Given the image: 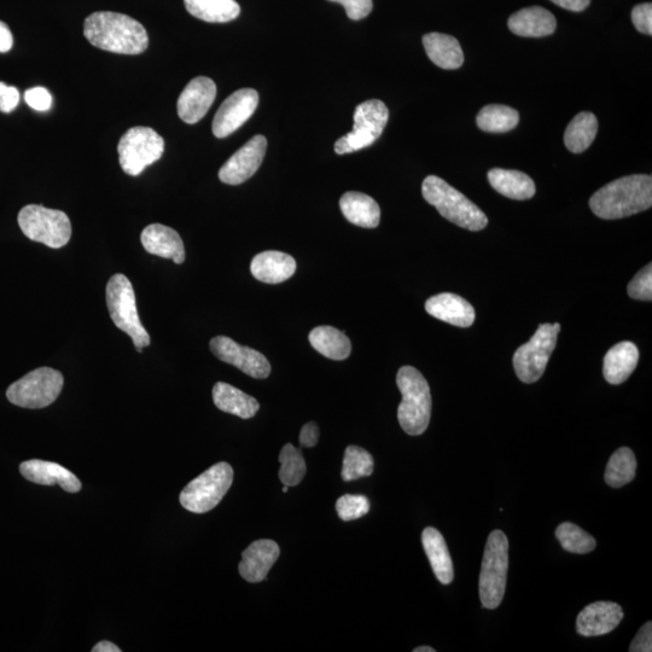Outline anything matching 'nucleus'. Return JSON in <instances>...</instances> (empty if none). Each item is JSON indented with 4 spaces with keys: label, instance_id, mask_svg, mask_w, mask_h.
Wrapping results in <instances>:
<instances>
[{
    "label": "nucleus",
    "instance_id": "nucleus-49",
    "mask_svg": "<svg viewBox=\"0 0 652 652\" xmlns=\"http://www.w3.org/2000/svg\"><path fill=\"white\" fill-rule=\"evenodd\" d=\"M413 652H435V649L430 648V646H419Z\"/></svg>",
    "mask_w": 652,
    "mask_h": 652
},
{
    "label": "nucleus",
    "instance_id": "nucleus-26",
    "mask_svg": "<svg viewBox=\"0 0 652 652\" xmlns=\"http://www.w3.org/2000/svg\"><path fill=\"white\" fill-rule=\"evenodd\" d=\"M424 49L436 66L453 71L463 66L464 54L458 40L444 33H428L423 37Z\"/></svg>",
    "mask_w": 652,
    "mask_h": 652
},
{
    "label": "nucleus",
    "instance_id": "nucleus-47",
    "mask_svg": "<svg viewBox=\"0 0 652 652\" xmlns=\"http://www.w3.org/2000/svg\"><path fill=\"white\" fill-rule=\"evenodd\" d=\"M13 45V33H11L10 28L4 22L0 21V52L4 54V52L10 51Z\"/></svg>",
    "mask_w": 652,
    "mask_h": 652
},
{
    "label": "nucleus",
    "instance_id": "nucleus-5",
    "mask_svg": "<svg viewBox=\"0 0 652 652\" xmlns=\"http://www.w3.org/2000/svg\"><path fill=\"white\" fill-rule=\"evenodd\" d=\"M107 306L116 328L131 337L137 352L150 346V335L139 318L135 290L124 275H115L109 279L106 290Z\"/></svg>",
    "mask_w": 652,
    "mask_h": 652
},
{
    "label": "nucleus",
    "instance_id": "nucleus-37",
    "mask_svg": "<svg viewBox=\"0 0 652 652\" xmlns=\"http://www.w3.org/2000/svg\"><path fill=\"white\" fill-rule=\"evenodd\" d=\"M556 538L564 550L585 555L596 549V539L574 523L564 522L556 529Z\"/></svg>",
    "mask_w": 652,
    "mask_h": 652
},
{
    "label": "nucleus",
    "instance_id": "nucleus-4",
    "mask_svg": "<svg viewBox=\"0 0 652 652\" xmlns=\"http://www.w3.org/2000/svg\"><path fill=\"white\" fill-rule=\"evenodd\" d=\"M422 194L442 217L465 230L481 231L488 224L486 214L444 179L436 176L424 179Z\"/></svg>",
    "mask_w": 652,
    "mask_h": 652
},
{
    "label": "nucleus",
    "instance_id": "nucleus-13",
    "mask_svg": "<svg viewBox=\"0 0 652 652\" xmlns=\"http://www.w3.org/2000/svg\"><path fill=\"white\" fill-rule=\"evenodd\" d=\"M209 348L221 362L236 366L250 377L264 380L271 374V364L264 354L253 348L238 345L230 337H214Z\"/></svg>",
    "mask_w": 652,
    "mask_h": 652
},
{
    "label": "nucleus",
    "instance_id": "nucleus-43",
    "mask_svg": "<svg viewBox=\"0 0 652 652\" xmlns=\"http://www.w3.org/2000/svg\"><path fill=\"white\" fill-rule=\"evenodd\" d=\"M20 103V92L14 86L0 83V112L11 113Z\"/></svg>",
    "mask_w": 652,
    "mask_h": 652
},
{
    "label": "nucleus",
    "instance_id": "nucleus-44",
    "mask_svg": "<svg viewBox=\"0 0 652 652\" xmlns=\"http://www.w3.org/2000/svg\"><path fill=\"white\" fill-rule=\"evenodd\" d=\"M631 652H651L652 651V624L648 622L638 632L633 639L630 648Z\"/></svg>",
    "mask_w": 652,
    "mask_h": 652
},
{
    "label": "nucleus",
    "instance_id": "nucleus-35",
    "mask_svg": "<svg viewBox=\"0 0 652 652\" xmlns=\"http://www.w3.org/2000/svg\"><path fill=\"white\" fill-rule=\"evenodd\" d=\"M279 479H281L284 486L295 487L300 485L306 475L307 467L304 456L301 450L295 448L291 444L283 447L281 454H279Z\"/></svg>",
    "mask_w": 652,
    "mask_h": 652
},
{
    "label": "nucleus",
    "instance_id": "nucleus-30",
    "mask_svg": "<svg viewBox=\"0 0 652 652\" xmlns=\"http://www.w3.org/2000/svg\"><path fill=\"white\" fill-rule=\"evenodd\" d=\"M317 352L333 360H345L351 355L352 343L345 333L333 326H318L308 336Z\"/></svg>",
    "mask_w": 652,
    "mask_h": 652
},
{
    "label": "nucleus",
    "instance_id": "nucleus-36",
    "mask_svg": "<svg viewBox=\"0 0 652 652\" xmlns=\"http://www.w3.org/2000/svg\"><path fill=\"white\" fill-rule=\"evenodd\" d=\"M375 462L371 454L364 448L349 446L343 457L342 480L349 482L368 477L374 471Z\"/></svg>",
    "mask_w": 652,
    "mask_h": 652
},
{
    "label": "nucleus",
    "instance_id": "nucleus-6",
    "mask_svg": "<svg viewBox=\"0 0 652 652\" xmlns=\"http://www.w3.org/2000/svg\"><path fill=\"white\" fill-rule=\"evenodd\" d=\"M509 540L502 531L489 534L480 574V598L486 609H497L503 602L508 581Z\"/></svg>",
    "mask_w": 652,
    "mask_h": 652
},
{
    "label": "nucleus",
    "instance_id": "nucleus-38",
    "mask_svg": "<svg viewBox=\"0 0 652 652\" xmlns=\"http://www.w3.org/2000/svg\"><path fill=\"white\" fill-rule=\"evenodd\" d=\"M336 511L342 521H354L368 515L370 511L369 499L360 494H346L336 502Z\"/></svg>",
    "mask_w": 652,
    "mask_h": 652
},
{
    "label": "nucleus",
    "instance_id": "nucleus-28",
    "mask_svg": "<svg viewBox=\"0 0 652 652\" xmlns=\"http://www.w3.org/2000/svg\"><path fill=\"white\" fill-rule=\"evenodd\" d=\"M213 400L220 411L243 419L253 418L260 410L258 400L224 382L215 384Z\"/></svg>",
    "mask_w": 652,
    "mask_h": 652
},
{
    "label": "nucleus",
    "instance_id": "nucleus-12",
    "mask_svg": "<svg viewBox=\"0 0 652 652\" xmlns=\"http://www.w3.org/2000/svg\"><path fill=\"white\" fill-rule=\"evenodd\" d=\"M388 119V108L382 101L370 100L359 104L354 112L353 131L335 143L336 154H351L370 147L382 136Z\"/></svg>",
    "mask_w": 652,
    "mask_h": 652
},
{
    "label": "nucleus",
    "instance_id": "nucleus-34",
    "mask_svg": "<svg viewBox=\"0 0 652 652\" xmlns=\"http://www.w3.org/2000/svg\"><path fill=\"white\" fill-rule=\"evenodd\" d=\"M637 459L631 448L622 447L609 459L605 470V482L610 487L621 488L636 477Z\"/></svg>",
    "mask_w": 652,
    "mask_h": 652
},
{
    "label": "nucleus",
    "instance_id": "nucleus-29",
    "mask_svg": "<svg viewBox=\"0 0 652 652\" xmlns=\"http://www.w3.org/2000/svg\"><path fill=\"white\" fill-rule=\"evenodd\" d=\"M492 188L512 200H529L535 195V184L527 174L518 171L493 168L488 172Z\"/></svg>",
    "mask_w": 652,
    "mask_h": 652
},
{
    "label": "nucleus",
    "instance_id": "nucleus-2",
    "mask_svg": "<svg viewBox=\"0 0 652 652\" xmlns=\"http://www.w3.org/2000/svg\"><path fill=\"white\" fill-rule=\"evenodd\" d=\"M652 206V178L636 174L614 180L591 197L590 207L597 217L615 220L648 211Z\"/></svg>",
    "mask_w": 652,
    "mask_h": 652
},
{
    "label": "nucleus",
    "instance_id": "nucleus-16",
    "mask_svg": "<svg viewBox=\"0 0 652 652\" xmlns=\"http://www.w3.org/2000/svg\"><path fill=\"white\" fill-rule=\"evenodd\" d=\"M217 97V85L212 79L199 77L186 85L178 100V115L186 124L194 125L205 118Z\"/></svg>",
    "mask_w": 652,
    "mask_h": 652
},
{
    "label": "nucleus",
    "instance_id": "nucleus-42",
    "mask_svg": "<svg viewBox=\"0 0 652 652\" xmlns=\"http://www.w3.org/2000/svg\"><path fill=\"white\" fill-rule=\"evenodd\" d=\"M632 22L634 27L638 29L639 32L652 34V5L651 3H644L637 5L632 10Z\"/></svg>",
    "mask_w": 652,
    "mask_h": 652
},
{
    "label": "nucleus",
    "instance_id": "nucleus-1",
    "mask_svg": "<svg viewBox=\"0 0 652 652\" xmlns=\"http://www.w3.org/2000/svg\"><path fill=\"white\" fill-rule=\"evenodd\" d=\"M84 36L96 48L121 55H139L149 46L147 29L132 17L100 11L84 23Z\"/></svg>",
    "mask_w": 652,
    "mask_h": 652
},
{
    "label": "nucleus",
    "instance_id": "nucleus-9",
    "mask_svg": "<svg viewBox=\"0 0 652 652\" xmlns=\"http://www.w3.org/2000/svg\"><path fill=\"white\" fill-rule=\"evenodd\" d=\"M63 384L64 378L60 371L39 368L11 384L7 398L11 404L23 409H44L60 397Z\"/></svg>",
    "mask_w": 652,
    "mask_h": 652
},
{
    "label": "nucleus",
    "instance_id": "nucleus-50",
    "mask_svg": "<svg viewBox=\"0 0 652 652\" xmlns=\"http://www.w3.org/2000/svg\"><path fill=\"white\" fill-rule=\"evenodd\" d=\"M288 491H289V487H288V486H284V487H283V492H284V493H287Z\"/></svg>",
    "mask_w": 652,
    "mask_h": 652
},
{
    "label": "nucleus",
    "instance_id": "nucleus-20",
    "mask_svg": "<svg viewBox=\"0 0 652 652\" xmlns=\"http://www.w3.org/2000/svg\"><path fill=\"white\" fill-rule=\"evenodd\" d=\"M143 247L151 255L171 259L177 265L185 261V248L182 237L176 230L162 224H151L142 232Z\"/></svg>",
    "mask_w": 652,
    "mask_h": 652
},
{
    "label": "nucleus",
    "instance_id": "nucleus-32",
    "mask_svg": "<svg viewBox=\"0 0 652 652\" xmlns=\"http://www.w3.org/2000/svg\"><path fill=\"white\" fill-rule=\"evenodd\" d=\"M597 132L596 115L590 112L580 113L570 121L566 133H564V144L574 154L584 153L595 141Z\"/></svg>",
    "mask_w": 652,
    "mask_h": 652
},
{
    "label": "nucleus",
    "instance_id": "nucleus-21",
    "mask_svg": "<svg viewBox=\"0 0 652 652\" xmlns=\"http://www.w3.org/2000/svg\"><path fill=\"white\" fill-rule=\"evenodd\" d=\"M426 311L430 316L458 328H469L476 318L470 302L451 293H442L430 298L426 302Z\"/></svg>",
    "mask_w": 652,
    "mask_h": 652
},
{
    "label": "nucleus",
    "instance_id": "nucleus-45",
    "mask_svg": "<svg viewBox=\"0 0 652 652\" xmlns=\"http://www.w3.org/2000/svg\"><path fill=\"white\" fill-rule=\"evenodd\" d=\"M319 428L317 423L310 422L305 424L300 433V444L302 447L311 448L318 444Z\"/></svg>",
    "mask_w": 652,
    "mask_h": 652
},
{
    "label": "nucleus",
    "instance_id": "nucleus-33",
    "mask_svg": "<svg viewBox=\"0 0 652 652\" xmlns=\"http://www.w3.org/2000/svg\"><path fill=\"white\" fill-rule=\"evenodd\" d=\"M520 122L517 110L500 104H491L477 114L476 124L480 130L491 133H504L514 130Z\"/></svg>",
    "mask_w": 652,
    "mask_h": 652
},
{
    "label": "nucleus",
    "instance_id": "nucleus-14",
    "mask_svg": "<svg viewBox=\"0 0 652 652\" xmlns=\"http://www.w3.org/2000/svg\"><path fill=\"white\" fill-rule=\"evenodd\" d=\"M259 106V93L253 89L238 90L221 104L214 116L212 130L217 138H226L250 119Z\"/></svg>",
    "mask_w": 652,
    "mask_h": 652
},
{
    "label": "nucleus",
    "instance_id": "nucleus-22",
    "mask_svg": "<svg viewBox=\"0 0 652 652\" xmlns=\"http://www.w3.org/2000/svg\"><path fill=\"white\" fill-rule=\"evenodd\" d=\"M250 271L260 282L278 284L293 277L296 271V261L289 254L269 250V252L255 256L250 265Z\"/></svg>",
    "mask_w": 652,
    "mask_h": 652
},
{
    "label": "nucleus",
    "instance_id": "nucleus-46",
    "mask_svg": "<svg viewBox=\"0 0 652 652\" xmlns=\"http://www.w3.org/2000/svg\"><path fill=\"white\" fill-rule=\"evenodd\" d=\"M551 2L563 9L574 11V13H580V11L589 7L591 0H551Z\"/></svg>",
    "mask_w": 652,
    "mask_h": 652
},
{
    "label": "nucleus",
    "instance_id": "nucleus-48",
    "mask_svg": "<svg viewBox=\"0 0 652 652\" xmlns=\"http://www.w3.org/2000/svg\"><path fill=\"white\" fill-rule=\"evenodd\" d=\"M121 649L118 648L112 642L108 640H102V642L95 645V648L92 649V652H120Z\"/></svg>",
    "mask_w": 652,
    "mask_h": 652
},
{
    "label": "nucleus",
    "instance_id": "nucleus-23",
    "mask_svg": "<svg viewBox=\"0 0 652 652\" xmlns=\"http://www.w3.org/2000/svg\"><path fill=\"white\" fill-rule=\"evenodd\" d=\"M557 21L549 10L531 7L517 11L509 19L510 31L516 36L541 38L556 31Z\"/></svg>",
    "mask_w": 652,
    "mask_h": 652
},
{
    "label": "nucleus",
    "instance_id": "nucleus-18",
    "mask_svg": "<svg viewBox=\"0 0 652 652\" xmlns=\"http://www.w3.org/2000/svg\"><path fill=\"white\" fill-rule=\"evenodd\" d=\"M279 555H281V549H279L276 541L269 539L256 540L243 551L238 570H240L244 580L250 582V584H258L269 575Z\"/></svg>",
    "mask_w": 652,
    "mask_h": 652
},
{
    "label": "nucleus",
    "instance_id": "nucleus-10",
    "mask_svg": "<svg viewBox=\"0 0 652 652\" xmlns=\"http://www.w3.org/2000/svg\"><path fill=\"white\" fill-rule=\"evenodd\" d=\"M163 151L165 141L153 128H130L118 145L120 166L128 176L137 177L145 168L159 161Z\"/></svg>",
    "mask_w": 652,
    "mask_h": 652
},
{
    "label": "nucleus",
    "instance_id": "nucleus-40",
    "mask_svg": "<svg viewBox=\"0 0 652 652\" xmlns=\"http://www.w3.org/2000/svg\"><path fill=\"white\" fill-rule=\"evenodd\" d=\"M329 2L341 4L346 9L349 19L354 21L365 19L374 8L372 0H329Z\"/></svg>",
    "mask_w": 652,
    "mask_h": 652
},
{
    "label": "nucleus",
    "instance_id": "nucleus-25",
    "mask_svg": "<svg viewBox=\"0 0 652 652\" xmlns=\"http://www.w3.org/2000/svg\"><path fill=\"white\" fill-rule=\"evenodd\" d=\"M340 208L349 223L364 227V229H375L380 225V206L372 197L363 192H346L341 197Z\"/></svg>",
    "mask_w": 652,
    "mask_h": 652
},
{
    "label": "nucleus",
    "instance_id": "nucleus-7",
    "mask_svg": "<svg viewBox=\"0 0 652 652\" xmlns=\"http://www.w3.org/2000/svg\"><path fill=\"white\" fill-rule=\"evenodd\" d=\"M234 482L230 464H214L205 473L192 480L180 493V504L194 514H206L218 506Z\"/></svg>",
    "mask_w": 652,
    "mask_h": 652
},
{
    "label": "nucleus",
    "instance_id": "nucleus-11",
    "mask_svg": "<svg viewBox=\"0 0 652 652\" xmlns=\"http://www.w3.org/2000/svg\"><path fill=\"white\" fill-rule=\"evenodd\" d=\"M560 331L561 324H540L532 339L517 349L514 369L522 382L534 383L544 375Z\"/></svg>",
    "mask_w": 652,
    "mask_h": 652
},
{
    "label": "nucleus",
    "instance_id": "nucleus-41",
    "mask_svg": "<svg viewBox=\"0 0 652 652\" xmlns=\"http://www.w3.org/2000/svg\"><path fill=\"white\" fill-rule=\"evenodd\" d=\"M25 101L29 107L37 112H48L52 107L51 93L45 87H33L25 93Z\"/></svg>",
    "mask_w": 652,
    "mask_h": 652
},
{
    "label": "nucleus",
    "instance_id": "nucleus-27",
    "mask_svg": "<svg viewBox=\"0 0 652 652\" xmlns=\"http://www.w3.org/2000/svg\"><path fill=\"white\" fill-rule=\"evenodd\" d=\"M422 544L436 578L441 584H451L454 578L453 563L442 534L438 529L428 527L423 531Z\"/></svg>",
    "mask_w": 652,
    "mask_h": 652
},
{
    "label": "nucleus",
    "instance_id": "nucleus-3",
    "mask_svg": "<svg viewBox=\"0 0 652 652\" xmlns=\"http://www.w3.org/2000/svg\"><path fill=\"white\" fill-rule=\"evenodd\" d=\"M397 384L403 401L399 405L400 427L411 436L422 435L432 417V393L424 376L412 366H403L398 372Z\"/></svg>",
    "mask_w": 652,
    "mask_h": 652
},
{
    "label": "nucleus",
    "instance_id": "nucleus-17",
    "mask_svg": "<svg viewBox=\"0 0 652 652\" xmlns=\"http://www.w3.org/2000/svg\"><path fill=\"white\" fill-rule=\"evenodd\" d=\"M624 619V611L614 602H596L581 611L576 631L582 637H599L613 632Z\"/></svg>",
    "mask_w": 652,
    "mask_h": 652
},
{
    "label": "nucleus",
    "instance_id": "nucleus-8",
    "mask_svg": "<svg viewBox=\"0 0 652 652\" xmlns=\"http://www.w3.org/2000/svg\"><path fill=\"white\" fill-rule=\"evenodd\" d=\"M17 221L29 240L52 249L66 246L72 237L71 220L66 213L56 209L28 205L21 209Z\"/></svg>",
    "mask_w": 652,
    "mask_h": 652
},
{
    "label": "nucleus",
    "instance_id": "nucleus-24",
    "mask_svg": "<svg viewBox=\"0 0 652 652\" xmlns=\"http://www.w3.org/2000/svg\"><path fill=\"white\" fill-rule=\"evenodd\" d=\"M639 362V351L632 342H620L609 349L604 358L603 375L610 384L624 383L636 370Z\"/></svg>",
    "mask_w": 652,
    "mask_h": 652
},
{
    "label": "nucleus",
    "instance_id": "nucleus-15",
    "mask_svg": "<svg viewBox=\"0 0 652 652\" xmlns=\"http://www.w3.org/2000/svg\"><path fill=\"white\" fill-rule=\"evenodd\" d=\"M267 149L264 136H255L237 150L220 168L219 179L229 185H240L252 178L259 170Z\"/></svg>",
    "mask_w": 652,
    "mask_h": 652
},
{
    "label": "nucleus",
    "instance_id": "nucleus-39",
    "mask_svg": "<svg viewBox=\"0 0 652 652\" xmlns=\"http://www.w3.org/2000/svg\"><path fill=\"white\" fill-rule=\"evenodd\" d=\"M627 293L634 300H652V265L645 266L628 284Z\"/></svg>",
    "mask_w": 652,
    "mask_h": 652
},
{
    "label": "nucleus",
    "instance_id": "nucleus-19",
    "mask_svg": "<svg viewBox=\"0 0 652 652\" xmlns=\"http://www.w3.org/2000/svg\"><path fill=\"white\" fill-rule=\"evenodd\" d=\"M20 473L26 480L37 485H58L68 493H78L81 489L78 477L57 463L32 459L20 465Z\"/></svg>",
    "mask_w": 652,
    "mask_h": 652
},
{
    "label": "nucleus",
    "instance_id": "nucleus-31",
    "mask_svg": "<svg viewBox=\"0 0 652 652\" xmlns=\"http://www.w3.org/2000/svg\"><path fill=\"white\" fill-rule=\"evenodd\" d=\"M184 4L196 19L211 23L234 21L241 14L236 0H184Z\"/></svg>",
    "mask_w": 652,
    "mask_h": 652
}]
</instances>
